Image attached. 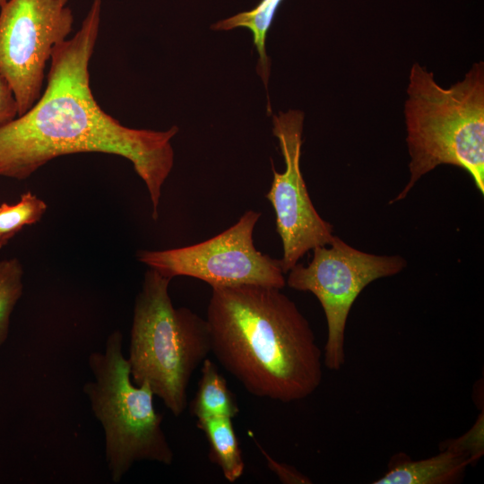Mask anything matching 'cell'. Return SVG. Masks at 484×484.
Segmentation results:
<instances>
[{
  "label": "cell",
  "mask_w": 484,
  "mask_h": 484,
  "mask_svg": "<svg viewBox=\"0 0 484 484\" xmlns=\"http://www.w3.org/2000/svg\"><path fill=\"white\" fill-rule=\"evenodd\" d=\"M404 117L410 180L391 203L405 198L416 182L440 165L462 168L484 194V63H474L448 88L414 63Z\"/></svg>",
  "instance_id": "3957f363"
},
{
  "label": "cell",
  "mask_w": 484,
  "mask_h": 484,
  "mask_svg": "<svg viewBox=\"0 0 484 484\" xmlns=\"http://www.w3.org/2000/svg\"><path fill=\"white\" fill-rule=\"evenodd\" d=\"M101 0H93L80 30L57 44L50 58L47 87L24 114L0 125V176L25 179L59 156L102 152L130 160L144 181L158 220L162 186L174 164L166 131L123 125L95 99L89 65L99 29Z\"/></svg>",
  "instance_id": "6da1fadb"
},
{
  "label": "cell",
  "mask_w": 484,
  "mask_h": 484,
  "mask_svg": "<svg viewBox=\"0 0 484 484\" xmlns=\"http://www.w3.org/2000/svg\"><path fill=\"white\" fill-rule=\"evenodd\" d=\"M445 443L444 446L469 454L474 464L483 454V416L480 417L476 424L463 436Z\"/></svg>",
  "instance_id": "2e32d148"
},
{
  "label": "cell",
  "mask_w": 484,
  "mask_h": 484,
  "mask_svg": "<svg viewBox=\"0 0 484 484\" xmlns=\"http://www.w3.org/2000/svg\"><path fill=\"white\" fill-rule=\"evenodd\" d=\"M469 454L444 446L432 457L413 461L404 454L394 456L385 474L374 484H452L459 482L469 465Z\"/></svg>",
  "instance_id": "30bf717a"
},
{
  "label": "cell",
  "mask_w": 484,
  "mask_h": 484,
  "mask_svg": "<svg viewBox=\"0 0 484 484\" xmlns=\"http://www.w3.org/2000/svg\"><path fill=\"white\" fill-rule=\"evenodd\" d=\"M46 203L28 191L14 204L0 205V249L24 226L38 222L47 211Z\"/></svg>",
  "instance_id": "5bb4252c"
},
{
  "label": "cell",
  "mask_w": 484,
  "mask_h": 484,
  "mask_svg": "<svg viewBox=\"0 0 484 484\" xmlns=\"http://www.w3.org/2000/svg\"><path fill=\"white\" fill-rule=\"evenodd\" d=\"M400 255H377L350 246L338 237L313 249L310 263H298L288 272L286 284L309 291L320 302L326 318L324 366L340 370L345 364V329L350 308L372 281L399 273L406 266Z\"/></svg>",
  "instance_id": "8992f818"
},
{
  "label": "cell",
  "mask_w": 484,
  "mask_h": 484,
  "mask_svg": "<svg viewBox=\"0 0 484 484\" xmlns=\"http://www.w3.org/2000/svg\"><path fill=\"white\" fill-rule=\"evenodd\" d=\"M68 0H7L0 7V74L26 113L41 95L46 64L66 39L73 17Z\"/></svg>",
  "instance_id": "ba28073f"
},
{
  "label": "cell",
  "mask_w": 484,
  "mask_h": 484,
  "mask_svg": "<svg viewBox=\"0 0 484 484\" xmlns=\"http://www.w3.org/2000/svg\"><path fill=\"white\" fill-rule=\"evenodd\" d=\"M22 275L18 258L0 261V346L8 337L10 317L22 294Z\"/></svg>",
  "instance_id": "9a60e30c"
},
{
  "label": "cell",
  "mask_w": 484,
  "mask_h": 484,
  "mask_svg": "<svg viewBox=\"0 0 484 484\" xmlns=\"http://www.w3.org/2000/svg\"><path fill=\"white\" fill-rule=\"evenodd\" d=\"M197 427L204 433L209 444L210 460L219 466L228 481L238 480L244 473L245 462L232 419H198Z\"/></svg>",
  "instance_id": "8fae6325"
},
{
  "label": "cell",
  "mask_w": 484,
  "mask_h": 484,
  "mask_svg": "<svg viewBox=\"0 0 484 484\" xmlns=\"http://www.w3.org/2000/svg\"><path fill=\"white\" fill-rule=\"evenodd\" d=\"M171 279L149 268L134 306L127 362L136 385L147 384L175 416L187 406V389L195 369L211 352L205 319L175 307Z\"/></svg>",
  "instance_id": "277c9868"
},
{
  "label": "cell",
  "mask_w": 484,
  "mask_h": 484,
  "mask_svg": "<svg viewBox=\"0 0 484 484\" xmlns=\"http://www.w3.org/2000/svg\"><path fill=\"white\" fill-rule=\"evenodd\" d=\"M18 117V107L13 93L0 74V125Z\"/></svg>",
  "instance_id": "ac0fdd59"
},
{
  "label": "cell",
  "mask_w": 484,
  "mask_h": 484,
  "mask_svg": "<svg viewBox=\"0 0 484 484\" xmlns=\"http://www.w3.org/2000/svg\"><path fill=\"white\" fill-rule=\"evenodd\" d=\"M122 346V333L116 330L108 336L104 351L90 354L93 380L82 387L103 429L105 458L114 483L137 462L171 465L174 460L162 428L163 416L153 405L154 394L147 384H134Z\"/></svg>",
  "instance_id": "5b68a950"
},
{
  "label": "cell",
  "mask_w": 484,
  "mask_h": 484,
  "mask_svg": "<svg viewBox=\"0 0 484 484\" xmlns=\"http://www.w3.org/2000/svg\"><path fill=\"white\" fill-rule=\"evenodd\" d=\"M211 352L252 395L292 402L323 379L322 351L309 322L281 289L212 288Z\"/></svg>",
  "instance_id": "7a4b0ae2"
},
{
  "label": "cell",
  "mask_w": 484,
  "mask_h": 484,
  "mask_svg": "<svg viewBox=\"0 0 484 484\" xmlns=\"http://www.w3.org/2000/svg\"><path fill=\"white\" fill-rule=\"evenodd\" d=\"M282 0H261L252 10L238 13L220 20L211 26L214 30H230L246 28L253 35V42L258 54L257 72L268 90L270 60L266 53V37Z\"/></svg>",
  "instance_id": "4fadbf2b"
},
{
  "label": "cell",
  "mask_w": 484,
  "mask_h": 484,
  "mask_svg": "<svg viewBox=\"0 0 484 484\" xmlns=\"http://www.w3.org/2000/svg\"><path fill=\"white\" fill-rule=\"evenodd\" d=\"M261 216L249 210L231 227L205 241L179 248L139 250L137 259L164 277H193L212 288L286 285L280 260L258 251L253 232Z\"/></svg>",
  "instance_id": "52a82bcc"
},
{
  "label": "cell",
  "mask_w": 484,
  "mask_h": 484,
  "mask_svg": "<svg viewBox=\"0 0 484 484\" xmlns=\"http://www.w3.org/2000/svg\"><path fill=\"white\" fill-rule=\"evenodd\" d=\"M254 439V437L252 436ZM255 445L264 456L269 469L279 478L282 483L287 484H305L311 483L310 480L304 474L298 471L294 467L281 463L274 460L266 451L254 439Z\"/></svg>",
  "instance_id": "e0dca14e"
},
{
  "label": "cell",
  "mask_w": 484,
  "mask_h": 484,
  "mask_svg": "<svg viewBox=\"0 0 484 484\" xmlns=\"http://www.w3.org/2000/svg\"><path fill=\"white\" fill-rule=\"evenodd\" d=\"M303 125L301 110L280 111L272 117V134L278 139L285 169L276 171L272 162L273 179L265 196L276 216L284 274L309 250L328 245L334 237L333 226L316 212L300 169Z\"/></svg>",
  "instance_id": "9c48e42d"
},
{
  "label": "cell",
  "mask_w": 484,
  "mask_h": 484,
  "mask_svg": "<svg viewBox=\"0 0 484 484\" xmlns=\"http://www.w3.org/2000/svg\"><path fill=\"white\" fill-rule=\"evenodd\" d=\"M6 2L7 0H0V7L4 5Z\"/></svg>",
  "instance_id": "d6986e66"
},
{
  "label": "cell",
  "mask_w": 484,
  "mask_h": 484,
  "mask_svg": "<svg viewBox=\"0 0 484 484\" xmlns=\"http://www.w3.org/2000/svg\"><path fill=\"white\" fill-rule=\"evenodd\" d=\"M197 392L191 403V413L196 419L211 417L234 418L239 407L224 376L208 358L202 363Z\"/></svg>",
  "instance_id": "7c38bea8"
}]
</instances>
